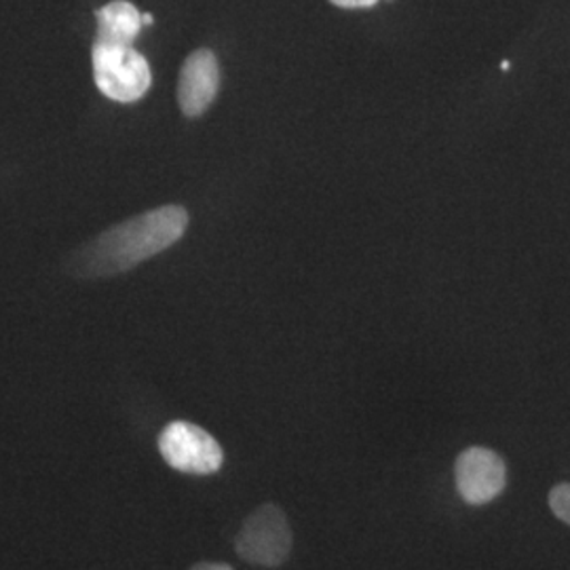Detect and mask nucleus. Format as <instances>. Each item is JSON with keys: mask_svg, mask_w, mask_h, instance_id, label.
Segmentation results:
<instances>
[{"mask_svg": "<svg viewBox=\"0 0 570 570\" xmlns=\"http://www.w3.org/2000/svg\"><path fill=\"white\" fill-rule=\"evenodd\" d=\"M188 228V212L164 205L110 226L66 258V271L77 279H106L142 265L144 261L180 242Z\"/></svg>", "mask_w": 570, "mask_h": 570, "instance_id": "1", "label": "nucleus"}, {"mask_svg": "<svg viewBox=\"0 0 570 570\" xmlns=\"http://www.w3.org/2000/svg\"><path fill=\"white\" fill-rule=\"evenodd\" d=\"M94 79L106 98L131 104L142 100L153 85L150 66L134 47L94 45Z\"/></svg>", "mask_w": 570, "mask_h": 570, "instance_id": "2", "label": "nucleus"}, {"mask_svg": "<svg viewBox=\"0 0 570 570\" xmlns=\"http://www.w3.org/2000/svg\"><path fill=\"white\" fill-rule=\"evenodd\" d=\"M235 550L254 567H282L292 551V529L284 510L275 503H265L252 511L235 539Z\"/></svg>", "mask_w": 570, "mask_h": 570, "instance_id": "3", "label": "nucleus"}, {"mask_svg": "<svg viewBox=\"0 0 570 570\" xmlns=\"http://www.w3.org/2000/svg\"><path fill=\"white\" fill-rule=\"evenodd\" d=\"M159 452L169 468L190 475H212L225 463L216 438L188 421H174L161 431Z\"/></svg>", "mask_w": 570, "mask_h": 570, "instance_id": "4", "label": "nucleus"}, {"mask_svg": "<svg viewBox=\"0 0 570 570\" xmlns=\"http://www.w3.org/2000/svg\"><path fill=\"white\" fill-rule=\"evenodd\" d=\"M454 480L456 492L468 505H487L505 490L508 468L494 450L473 446L459 454Z\"/></svg>", "mask_w": 570, "mask_h": 570, "instance_id": "5", "label": "nucleus"}, {"mask_svg": "<svg viewBox=\"0 0 570 570\" xmlns=\"http://www.w3.org/2000/svg\"><path fill=\"white\" fill-rule=\"evenodd\" d=\"M220 91V63L209 49L193 51L180 68L178 104L184 117L205 115Z\"/></svg>", "mask_w": 570, "mask_h": 570, "instance_id": "6", "label": "nucleus"}, {"mask_svg": "<svg viewBox=\"0 0 570 570\" xmlns=\"http://www.w3.org/2000/svg\"><path fill=\"white\" fill-rule=\"evenodd\" d=\"M98 18V37L100 45H117V47H134L136 37L142 28V13L136 4L127 0H112L96 11Z\"/></svg>", "mask_w": 570, "mask_h": 570, "instance_id": "7", "label": "nucleus"}, {"mask_svg": "<svg viewBox=\"0 0 570 570\" xmlns=\"http://www.w3.org/2000/svg\"><path fill=\"white\" fill-rule=\"evenodd\" d=\"M550 510L560 522L569 524L570 527V484L569 482H562V484H556L550 490Z\"/></svg>", "mask_w": 570, "mask_h": 570, "instance_id": "8", "label": "nucleus"}, {"mask_svg": "<svg viewBox=\"0 0 570 570\" xmlns=\"http://www.w3.org/2000/svg\"><path fill=\"white\" fill-rule=\"evenodd\" d=\"M330 2L341 9H372L379 4V0H330Z\"/></svg>", "mask_w": 570, "mask_h": 570, "instance_id": "9", "label": "nucleus"}, {"mask_svg": "<svg viewBox=\"0 0 570 570\" xmlns=\"http://www.w3.org/2000/svg\"><path fill=\"white\" fill-rule=\"evenodd\" d=\"M190 570H233V567L223 564V562H202V564H195Z\"/></svg>", "mask_w": 570, "mask_h": 570, "instance_id": "10", "label": "nucleus"}, {"mask_svg": "<svg viewBox=\"0 0 570 570\" xmlns=\"http://www.w3.org/2000/svg\"><path fill=\"white\" fill-rule=\"evenodd\" d=\"M155 21V18L150 13H142V26H150Z\"/></svg>", "mask_w": 570, "mask_h": 570, "instance_id": "11", "label": "nucleus"}, {"mask_svg": "<svg viewBox=\"0 0 570 570\" xmlns=\"http://www.w3.org/2000/svg\"><path fill=\"white\" fill-rule=\"evenodd\" d=\"M501 68H503V70H510V68H511L510 61H503V63H501Z\"/></svg>", "mask_w": 570, "mask_h": 570, "instance_id": "12", "label": "nucleus"}]
</instances>
